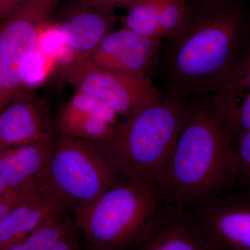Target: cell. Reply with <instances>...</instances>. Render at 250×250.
Wrapping results in <instances>:
<instances>
[{"mask_svg": "<svg viewBox=\"0 0 250 250\" xmlns=\"http://www.w3.org/2000/svg\"><path fill=\"white\" fill-rule=\"evenodd\" d=\"M58 135L47 103L24 85L0 112V151L49 141Z\"/></svg>", "mask_w": 250, "mask_h": 250, "instance_id": "cell-9", "label": "cell"}, {"mask_svg": "<svg viewBox=\"0 0 250 250\" xmlns=\"http://www.w3.org/2000/svg\"><path fill=\"white\" fill-rule=\"evenodd\" d=\"M26 0H0V22L9 18Z\"/></svg>", "mask_w": 250, "mask_h": 250, "instance_id": "cell-23", "label": "cell"}, {"mask_svg": "<svg viewBox=\"0 0 250 250\" xmlns=\"http://www.w3.org/2000/svg\"><path fill=\"white\" fill-rule=\"evenodd\" d=\"M161 39L124 28L110 31L90 54L99 67L127 75H147L159 62Z\"/></svg>", "mask_w": 250, "mask_h": 250, "instance_id": "cell-10", "label": "cell"}, {"mask_svg": "<svg viewBox=\"0 0 250 250\" xmlns=\"http://www.w3.org/2000/svg\"><path fill=\"white\" fill-rule=\"evenodd\" d=\"M67 208L75 209L51 188L18 204L0 223V250H9L50 215Z\"/></svg>", "mask_w": 250, "mask_h": 250, "instance_id": "cell-15", "label": "cell"}, {"mask_svg": "<svg viewBox=\"0 0 250 250\" xmlns=\"http://www.w3.org/2000/svg\"><path fill=\"white\" fill-rule=\"evenodd\" d=\"M78 233L75 232L56 243L50 250H73L79 248Z\"/></svg>", "mask_w": 250, "mask_h": 250, "instance_id": "cell-24", "label": "cell"}, {"mask_svg": "<svg viewBox=\"0 0 250 250\" xmlns=\"http://www.w3.org/2000/svg\"><path fill=\"white\" fill-rule=\"evenodd\" d=\"M189 207L197 231L212 250H250V194L215 195Z\"/></svg>", "mask_w": 250, "mask_h": 250, "instance_id": "cell-8", "label": "cell"}, {"mask_svg": "<svg viewBox=\"0 0 250 250\" xmlns=\"http://www.w3.org/2000/svg\"><path fill=\"white\" fill-rule=\"evenodd\" d=\"M59 0H26L0 22V112L23 86L39 29Z\"/></svg>", "mask_w": 250, "mask_h": 250, "instance_id": "cell-6", "label": "cell"}, {"mask_svg": "<svg viewBox=\"0 0 250 250\" xmlns=\"http://www.w3.org/2000/svg\"><path fill=\"white\" fill-rule=\"evenodd\" d=\"M197 97L159 186L162 201L186 207L231 190L239 174L233 140L210 95Z\"/></svg>", "mask_w": 250, "mask_h": 250, "instance_id": "cell-2", "label": "cell"}, {"mask_svg": "<svg viewBox=\"0 0 250 250\" xmlns=\"http://www.w3.org/2000/svg\"><path fill=\"white\" fill-rule=\"evenodd\" d=\"M231 139L250 131V51L239 59L210 97Z\"/></svg>", "mask_w": 250, "mask_h": 250, "instance_id": "cell-14", "label": "cell"}, {"mask_svg": "<svg viewBox=\"0 0 250 250\" xmlns=\"http://www.w3.org/2000/svg\"><path fill=\"white\" fill-rule=\"evenodd\" d=\"M61 27L64 43L71 51L70 62H81L90 54L116 23L114 11L81 4Z\"/></svg>", "mask_w": 250, "mask_h": 250, "instance_id": "cell-16", "label": "cell"}, {"mask_svg": "<svg viewBox=\"0 0 250 250\" xmlns=\"http://www.w3.org/2000/svg\"><path fill=\"white\" fill-rule=\"evenodd\" d=\"M62 79L77 91L105 104L126 117L164 96L147 75H133L106 70L90 62H70L61 68Z\"/></svg>", "mask_w": 250, "mask_h": 250, "instance_id": "cell-7", "label": "cell"}, {"mask_svg": "<svg viewBox=\"0 0 250 250\" xmlns=\"http://www.w3.org/2000/svg\"><path fill=\"white\" fill-rule=\"evenodd\" d=\"M123 179L90 141L56 136L49 159L47 187L75 209L93 202Z\"/></svg>", "mask_w": 250, "mask_h": 250, "instance_id": "cell-5", "label": "cell"}, {"mask_svg": "<svg viewBox=\"0 0 250 250\" xmlns=\"http://www.w3.org/2000/svg\"><path fill=\"white\" fill-rule=\"evenodd\" d=\"M190 4L187 21L167 38L164 74L171 91L210 95L250 48L249 21L241 0Z\"/></svg>", "mask_w": 250, "mask_h": 250, "instance_id": "cell-1", "label": "cell"}, {"mask_svg": "<svg viewBox=\"0 0 250 250\" xmlns=\"http://www.w3.org/2000/svg\"><path fill=\"white\" fill-rule=\"evenodd\" d=\"M161 201L159 188L123 179L75 213L90 248L126 250L139 245Z\"/></svg>", "mask_w": 250, "mask_h": 250, "instance_id": "cell-4", "label": "cell"}, {"mask_svg": "<svg viewBox=\"0 0 250 250\" xmlns=\"http://www.w3.org/2000/svg\"><path fill=\"white\" fill-rule=\"evenodd\" d=\"M80 231L75 209L67 208L50 215L9 250H50L62 238Z\"/></svg>", "mask_w": 250, "mask_h": 250, "instance_id": "cell-17", "label": "cell"}, {"mask_svg": "<svg viewBox=\"0 0 250 250\" xmlns=\"http://www.w3.org/2000/svg\"><path fill=\"white\" fill-rule=\"evenodd\" d=\"M55 137L0 151V174L10 190L37 194L48 188L49 159Z\"/></svg>", "mask_w": 250, "mask_h": 250, "instance_id": "cell-12", "label": "cell"}, {"mask_svg": "<svg viewBox=\"0 0 250 250\" xmlns=\"http://www.w3.org/2000/svg\"><path fill=\"white\" fill-rule=\"evenodd\" d=\"M167 0H138L128 7L125 27L147 36L161 39L159 35V18Z\"/></svg>", "mask_w": 250, "mask_h": 250, "instance_id": "cell-18", "label": "cell"}, {"mask_svg": "<svg viewBox=\"0 0 250 250\" xmlns=\"http://www.w3.org/2000/svg\"><path fill=\"white\" fill-rule=\"evenodd\" d=\"M189 3L193 2V1H200V0H187Z\"/></svg>", "mask_w": 250, "mask_h": 250, "instance_id": "cell-26", "label": "cell"}, {"mask_svg": "<svg viewBox=\"0 0 250 250\" xmlns=\"http://www.w3.org/2000/svg\"><path fill=\"white\" fill-rule=\"evenodd\" d=\"M117 116L105 104L76 90L56 118V126L62 136L100 141L111 132Z\"/></svg>", "mask_w": 250, "mask_h": 250, "instance_id": "cell-13", "label": "cell"}, {"mask_svg": "<svg viewBox=\"0 0 250 250\" xmlns=\"http://www.w3.org/2000/svg\"><path fill=\"white\" fill-rule=\"evenodd\" d=\"M232 143L239 172L237 182L241 187H248L250 180V131L237 134Z\"/></svg>", "mask_w": 250, "mask_h": 250, "instance_id": "cell-20", "label": "cell"}, {"mask_svg": "<svg viewBox=\"0 0 250 250\" xmlns=\"http://www.w3.org/2000/svg\"><path fill=\"white\" fill-rule=\"evenodd\" d=\"M190 4L187 0H167L159 18V35L169 38L173 35L188 17Z\"/></svg>", "mask_w": 250, "mask_h": 250, "instance_id": "cell-19", "label": "cell"}, {"mask_svg": "<svg viewBox=\"0 0 250 250\" xmlns=\"http://www.w3.org/2000/svg\"><path fill=\"white\" fill-rule=\"evenodd\" d=\"M188 97L169 90L117 123L104 139L89 141L123 179L159 188L190 113Z\"/></svg>", "mask_w": 250, "mask_h": 250, "instance_id": "cell-3", "label": "cell"}, {"mask_svg": "<svg viewBox=\"0 0 250 250\" xmlns=\"http://www.w3.org/2000/svg\"><path fill=\"white\" fill-rule=\"evenodd\" d=\"M35 195L36 194L9 191L0 195V223L18 204Z\"/></svg>", "mask_w": 250, "mask_h": 250, "instance_id": "cell-21", "label": "cell"}, {"mask_svg": "<svg viewBox=\"0 0 250 250\" xmlns=\"http://www.w3.org/2000/svg\"><path fill=\"white\" fill-rule=\"evenodd\" d=\"M9 191H11V190H9V188L5 184L4 179H3L2 177L0 174V195H4V194Z\"/></svg>", "mask_w": 250, "mask_h": 250, "instance_id": "cell-25", "label": "cell"}, {"mask_svg": "<svg viewBox=\"0 0 250 250\" xmlns=\"http://www.w3.org/2000/svg\"><path fill=\"white\" fill-rule=\"evenodd\" d=\"M138 0H80L81 4L115 11L118 8L127 9Z\"/></svg>", "mask_w": 250, "mask_h": 250, "instance_id": "cell-22", "label": "cell"}, {"mask_svg": "<svg viewBox=\"0 0 250 250\" xmlns=\"http://www.w3.org/2000/svg\"><path fill=\"white\" fill-rule=\"evenodd\" d=\"M140 250H213L192 223L187 207L161 201L144 236Z\"/></svg>", "mask_w": 250, "mask_h": 250, "instance_id": "cell-11", "label": "cell"}]
</instances>
